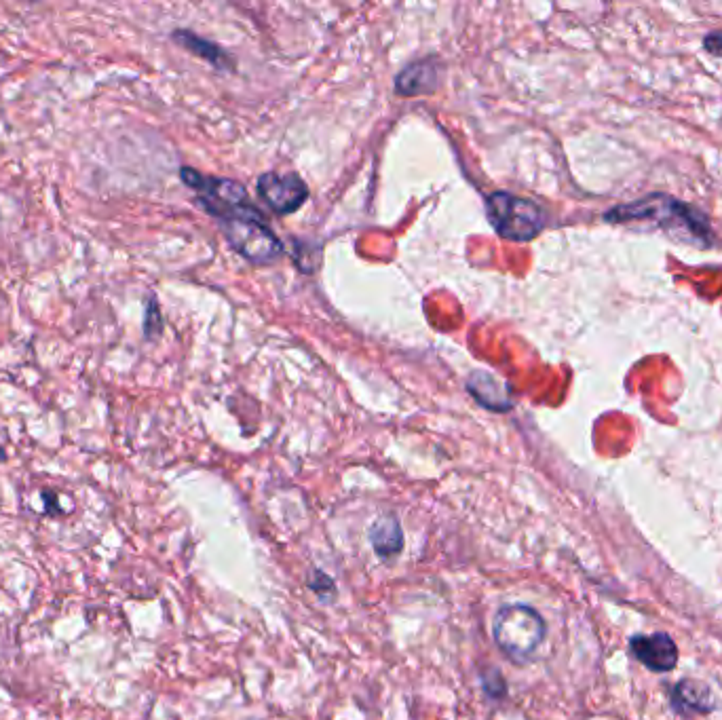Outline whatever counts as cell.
Listing matches in <instances>:
<instances>
[{"mask_svg": "<svg viewBox=\"0 0 722 720\" xmlns=\"http://www.w3.org/2000/svg\"><path fill=\"white\" fill-rule=\"evenodd\" d=\"M604 220L613 224L651 222L657 229L670 235L687 237L699 245H712V229L708 218L695 210L693 205L663 193H653L627 205H617L611 212L604 214Z\"/></svg>", "mask_w": 722, "mask_h": 720, "instance_id": "6da1fadb", "label": "cell"}, {"mask_svg": "<svg viewBox=\"0 0 722 720\" xmlns=\"http://www.w3.org/2000/svg\"><path fill=\"white\" fill-rule=\"evenodd\" d=\"M547 623L528 604H503L492 619V638L499 651L518 666H526L545 640Z\"/></svg>", "mask_w": 722, "mask_h": 720, "instance_id": "7a4b0ae2", "label": "cell"}, {"mask_svg": "<svg viewBox=\"0 0 722 720\" xmlns=\"http://www.w3.org/2000/svg\"><path fill=\"white\" fill-rule=\"evenodd\" d=\"M180 178L188 188H193V191L199 195L197 205H201L203 210L209 216H214L218 222L233 218L264 220L258 207L247 199V191L239 182L224 178H207L193 167H182Z\"/></svg>", "mask_w": 722, "mask_h": 720, "instance_id": "3957f363", "label": "cell"}, {"mask_svg": "<svg viewBox=\"0 0 722 720\" xmlns=\"http://www.w3.org/2000/svg\"><path fill=\"white\" fill-rule=\"evenodd\" d=\"M486 214L494 231L509 241H530L545 229L541 207L509 193H492L486 199Z\"/></svg>", "mask_w": 722, "mask_h": 720, "instance_id": "277c9868", "label": "cell"}, {"mask_svg": "<svg viewBox=\"0 0 722 720\" xmlns=\"http://www.w3.org/2000/svg\"><path fill=\"white\" fill-rule=\"evenodd\" d=\"M222 231L243 258L256 264H269L281 254V243L273 235L264 220H247V218H233L220 222Z\"/></svg>", "mask_w": 722, "mask_h": 720, "instance_id": "5b68a950", "label": "cell"}, {"mask_svg": "<svg viewBox=\"0 0 722 720\" xmlns=\"http://www.w3.org/2000/svg\"><path fill=\"white\" fill-rule=\"evenodd\" d=\"M258 195L275 214L288 216L309 199V188L296 174L266 172L258 178Z\"/></svg>", "mask_w": 722, "mask_h": 720, "instance_id": "8992f818", "label": "cell"}, {"mask_svg": "<svg viewBox=\"0 0 722 720\" xmlns=\"http://www.w3.org/2000/svg\"><path fill=\"white\" fill-rule=\"evenodd\" d=\"M632 653L653 672H670L678 663V649L668 634L632 638Z\"/></svg>", "mask_w": 722, "mask_h": 720, "instance_id": "52a82bcc", "label": "cell"}, {"mask_svg": "<svg viewBox=\"0 0 722 720\" xmlns=\"http://www.w3.org/2000/svg\"><path fill=\"white\" fill-rule=\"evenodd\" d=\"M368 539L374 549V554L380 560H393L404 549V528L402 522L395 514H383L378 516L370 528H368Z\"/></svg>", "mask_w": 722, "mask_h": 720, "instance_id": "ba28073f", "label": "cell"}, {"mask_svg": "<svg viewBox=\"0 0 722 720\" xmlns=\"http://www.w3.org/2000/svg\"><path fill=\"white\" fill-rule=\"evenodd\" d=\"M440 85V66L431 60H421L406 66L395 79V93L397 96L412 98V96H425Z\"/></svg>", "mask_w": 722, "mask_h": 720, "instance_id": "9c48e42d", "label": "cell"}, {"mask_svg": "<svg viewBox=\"0 0 722 720\" xmlns=\"http://www.w3.org/2000/svg\"><path fill=\"white\" fill-rule=\"evenodd\" d=\"M672 706L676 712L689 714H706L714 708L712 695L706 685L697 680H680L672 691Z\"/></svg>", "mask_w": 722, "mask_h": 720, "instance_id": "30bf717a", "label": "cell"}, {"mask_svg": "<svg viewBox=\"0 0 722 720\" xmlns=\"http://www.w3.org/2000/svg\"><path fill=\"white\" fill-rule=\"evenodd\" d=\"M467 387H469V393L475 397V402L482 404L488 410L505 412L511 408L509 397L503 393V389H499L497 378H492L486 372H475L469 378Z\"/></svg>", "mask_w": 722, "mask_h": 720, "instance_id": "8fae6325", "label": "cell"}, {"mask_svg": "<svg viewBox=\"0 0 722 720\" xmlns=\"http://www.w3.org/2000/svg\"><path fill=\"white\" fill-rule=\"evenodd\" d=\"M174 41L178 45H182L184 49H188L190 53L199 55V58L207 60L209 64H214L218 68H224L226 66V55L220 47H216L214 43H209L205 39H201V36L188 32V30H176L174 32Z\"/></svg>", "mask_w": 722, "mask_h": 720, "instance_id": "7c38bea8", "label": "cell"}, {"mask_svg": "<svg viewBox=\"0 0 722 720\" xmlns=\"http://www.w3.org/2000/svg\"><path fill=\"white\" fill-rule=\"evenodd\" d=\"M480 680H482V689L486 693V697L490 699H505L507 697V682L505 676L497 670V668H484L480 672Z\"/></svg>", "mask_w": 722, "mask_h": 720, "instance_id": "4fadbf2b", "label": "cell"}, {"mask_svg": "<svg viewBox=\"0 0 722 720\" xmlns=\"http://www.w3.org/2000/svg\"><path fill=\"white\" fill-rule=\"evenodd\" d=\"M307 585H309V590H313L321 600H328V598L336 596L334 579L328 573L319 571V568H311V571L307 573Z\"/></svg>", "mask_w": 722, "mask_h": 720, "instance_id": "5bb4252c", "label": "cell"}, {"mask_svg": "<svg viewBox=\"0 0 722 720\" xmlns=\"http://www.w3.org/2000/svg\"><path fill=\"white\" fill-rule=\"evenodd\" d=\"M163 332V321H161V311H159V305L155 296L148 298V305H146V315H144V334L146 338H152Z\"/></svg>", "mask_w": 722, "mask_h": 720, "instance_id": "9a60e30c", "label": "cell"}, {"mask_svg": "<svg viewBox=\"0 0 722 720\" xmlns=\"http://www.w3.org/2000/svg\"><path fill=\"white\" fill-rule=\"evenodd\" d=\"M41 499H43L45 514H47V516H60L62 511H64V507L60 505V501H57V495H55L53 490H47V488H45V490L41 492Z\"/></svg>", "mask_w": 722, "mask_h": 720, "instance_id": "2e32d148", "label": "cell"}, {"mask_svg": "<svg viewBox=\"0 0 722 720\" xmlns=\"http://www.w3.org/2000/svg\"><path fill=\"white\" fill-rule=\"evenodd\" d=\"M703 47L712 55H722V30L710 32L706 39H703Z\"/></svg>", "mask_w": 722, "mask_h": 720, "instance_id": "e0dca14e", "label": "cell"}, {"mask_svg": "<svg viewBox=\"0 0 722 720\" xmlns=\"http://www.w3.org/2000/svg\"><path fill=\"white\" fill-rule=\"evenodd\" d=\"M9 457H7V450L3 448V446H0V463H5Z\"/></svg>", "mask_w": 722, "mask_h": 720, "instance_id": "ac0fdd59", "label": "cell"}]
</instances>
